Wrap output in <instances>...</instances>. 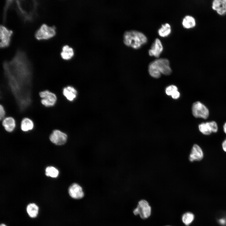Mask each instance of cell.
<instances>
[{
	"instance_id": "obj_1",
	"label": "cell",
	"mask_w": 226,
	"mask_h": 226,
	"mask_svg": "<svg viewBox=\"0 0 226 226\" xmlns=\"http://www.w3.org/2000/svg\"><path fill=\"white\" fill-rule=\"evenodd\" d=\"M17 12L25 22L33 20L36 14L38 3L34 0L15 1Z\"/></svg>"
},
{
	"instance_id": "obj_2",
	"label": "cell",
	"mask_w": 226,
	"mask_h": 226,
	"mask_svg": "<svg viewBox=\"0 0 226 226\" xmlns=\"http://www.w3.org/2000/svg\"><path fill=\"white\" fill-rule=\"evenodd\" d=\"M148 71L151 76L159 78L161 74L166 75H170L172 70L169 60L167 58H161L156 59L149 63Z\"/></svg>"
},
{
	"instance_id": "obj_3",
	"label": "cell",
	"mask_w": 226,
	"mask_h": 226,
	"mask_svg": "<svg viewBox=\"0 0 226 226\" xmlns=\"http://www.w3.org/2000/svg\"><path fill=\"white\" fill-rule=\"evenodd\" d=\"M123 38L125 45L134 49L140 48L148 40L147 37L143 33L135 30L125 31Z\"/></svg>"
},
{
	"instance_id": "obj_4",
	"label": "cell",
	"mask_w": 226,
	"mask_h": 226,
	"mask_svg": "<svg viewBox=\"0 0 226 226\" xmlns=\"http://www.w3.org/2000/svg\"><path fill=\"white\" fill-rule=\"evenodd\" d=\"M56 33L55 26H50L43 24L35 31V35L37 40H46L54 37Z\"/></svg>"
},
{
	"instance_id": "obj_5",
	"label": "cell",
	"mask_w": 226,
	"mask_h": 226,
	"mask_svg": "<svg viewBox=\"0 0 226 226\" xmlns=\"http://www.w3.org/2000/svg\"><path fill=\"white\" fill-rule=\"evenodd\" d=\"M39 95L41 98L40 102L46 107H51L54 105L57 100L56 94L48 90H45L39 93Z\"/></svg>"
},
{
	"instance_id": "obj_6",
	"label": "cell",
	"mask_w": 226,
	"mask_h": 226,
	"mask_svg": "<svg viewBox=\"0 0 226 226\" xmlns=\"http://www.w3.org/2000/svg\"><path fill=\"white\" fill-rule=\"evenodd\" d=\"M151 211V207L148 202L142 200L139 202L137 207L134 210L133 213L135 215L139 214L142 219H145L150 216Z\"/></svg>"
},
{
	"instance_id": "obj_7",
	"label": "cell",
	"mask_w": 226,
	"mask_h": 226,
	"mask_svg": "<svg viewBox=\"0 0 226 226\" xmlns=\"http://www.w3.org/2000/svg\"><path fill=\"white\" fill-rule=\"evenodd\" d=\"M192 113L196 118L206 119L208 117L209 111L207 107L199 101L193 103L192 107Z\"/></svg>"
},
{
	"instance_id": "obj_8",
	"label": "cell",
	"mask_w": 226,
	"mask_h": 226,
	"mask_svg": "<svg viewBox=\"0 0 226 226\" xmlns=\"http://www.w3.org/2000/svg\"><path fill=\"white\" fill-rule=\"evenodd\" d=\"M0 47L1 48L7 47L10 44L13 32L5 26H0Z\"/></svg>"
},
{
	"instance_id": "obj_9",
	"label": "cell",
	"mask_w": 226,
	"mask_h": 226,
	"mask_svg": "<svg viewBox=\"0 0 226 226\" xmlns=\"http://www.w3.org/2000/svg\"><path fill=\"white\" fill-rule=\"evenodd\" d=\"M198 129L203 134L209 135L212 133H216L218 131L217 123L215 121L202 122L198 125Z\"/></svg>"
},
{
	"instance_id": "obj_10",
	"label": "cell",
	"mask_w": 226,
	"mask_h": 226,
	"mask_svg": "<svg viewBox=\"0 0 226 226\" xmlns=\"http://www.w3.org/2000/svg\"><path fill=\"white\" fill-rule=\"evenodd\" d=\"M67 138L66 133L58 130H54L50 136V139L52 143L59 145L64 144Z\"/></svg>"
},
{
	"instance_id": "obj_11",
	"label": "cell",
	"mask_w": 226,
	"mask_h": 226,
	"mask_svg": "<svg viewBox=\"0 0 226 226\" xmlns=\"http://www.w3.org/2000/svg\"><path fill=\"white\" fill-rule=\"evenodd\" d=\"M204 156V153L201 148L197 144H194L189 155V160L191 162L199 161L203 159Z\"/></svg>"
},
{
	"instance_id": "obj_12",
	"label": "cell",
	"mask_w": 226,
	"mask_h": 226,
	"mask_svg": "<svg viewBox=\"0 0 226 226\" xmlns=\"http://www.w3.org/2000/svg\"><path fill=\"white\" fill-rule=\"evenodd\" d=\"M68 192L70 196L74 199H80L84 196L82 187L77 183H73L69 186Z\"/></svg>"
},
{
	"instance_id": "obj_13",
	"label": "cell",
	"mask_w": 226,
	"mask_h": 226,
	"mask_svg": "<svg viewBox=\"0 0 226 226\" xmlns=\"http://www.w3.org/2000/svg\"><path fill=\"white\" fill-rule=\"evenodd\" d=\"M163 46L160 40L156 38L152 44L148 52L149 55L158 58L163 50Z\"/></svg>"
},
{
	"instance_id": "obj_14",
	"label": "cell",
	"mask_w": 226,
	"mask_h": 226,
	"mask_svg": "<svg viewBox=\"0 0 226 226\" xmlns=\"http://www.w3.org/2000/svg\"><path fill=\"white\" fill-rule=\"evenodd\" d=\"M212 7L219 15L226 14V0H214L212 3Z\"/></svg>"
},
{
	"instance_id": "obj_15",
	"label": "cell",
	"mask_w": 226,
	"mask_h": 226,
	"mask_svg": "<svg viewBox=\"0 0 226 226\" xmlns=\"http://www.w3.org/2000/svg\"><path fill=\"white\" fill-rule=\"evenodd\" d=\"M64 96L68 100L71 101L73 100L77 95V91L73 87L68 86L64 87L62 90Z\"/></svg>"
},
{
	"instance_id": "obj_16",
	"label": "cell",
	"mask_w": 226,
	"mask_h": 226,
	"mask_svg": "<svg viewBox=\"0 0 226 226\" xmlns=\"http://www.w3.org/2000/svg\"><path fill=\"white\" fill-rule=\"evenodd\" d=\"M2 125L7 132H11L15 127V121L13 117L8 116L2 120Z\"/></svg>"
},
{
	"instance_id": "obj_17",
	"label": "cell",
	"mask_w": 226,
	"mask_h": 226,
	"mask_svg": "<svg viewBox=\"0 0 226 226\" xmlns=\"http://www.w3.org/2000/svg\"><path fill=\"white\" fill-rule=\"evenodd\" d=\"M74 54V50L72 47L68 45H65L62 47L60 55L63 59L69 60L73 57Z\"/></svg>"
},
{
	"instance_id": "obj_18",
	"label": "cell",
	"mask_w": 226,
	"mask_h": 226,
	"mask_svg": "<svg viewBox=\"0 0 226 226\" xmlns=\"http://www.w3.org/2000/svg\"><path fill=\"white\" fill-rule=\"evenodd\" d=\"M196 21L192 16L187 15L185 16L182 21L183 27L186 29H190L195 27L196 25Z\"/></svg>"
},
{
	"instance_id": "obj_19",
	"label": "cell",
	"mask_w": 226,
	"mask_h": 226,
	"mask_svg": "<svg viewBox=\"0 0 226 226\" xmlns=\"http://www.w3.org/2000/svg\"><path fill=\"white\" fill-rule=\"evenodd\" d=\"M34 124L32 120L29 118H24L21 122V128L24 132H27L33 129Z\"/></svg>"
},
{
	"instance_id": "obj_20",
	"label": "cell",
	"mask_w": 226,
	"mask_h": 226,
	"mask_svg": "<svg viewBox=\"0 0 226 226\" xmlns=\"http://www.w3.org/2000/svg\"><path fill=\"white\" fill-rule=\"evenodd\" d=\"M39 207L35 204L30 203L27 206V212L30 217L32 218L36 217L38 214Z\"/></svg>"
},
{
	"instance_id": "obj_21",
	"label": "cell",
	"mask_w": 226,
	"mask_h": 226,
	"mask_svg": "<svg viewBox=\"0 0 226 226\" xmlns=\"http://www.w3.org/2000/svg\"><path fill=\"white\" fill-rule=\"evenodd\" d=\"M171 30L170 25L168 23H165L162 24L161 27L158 30V33L160 36L165 37L170 35Z\"/></svg>"
},
{
	"instance_id": "obj_22",
	"label": "cell",
	"mask_w": 226,
	"mask_h": 226,
	"mask_svg": "<svg viewBox=\"0 0 226 226\" xmlns=\"http://www.w3.org/2000/svg\"><path fill=\"white\" fill-rule=\"evenodd\" d=\"M194 215L192 213L187 212L184 213L182 216V220L183 223L186 226H188L193 221Z\"/></svg>"
},
{
	"instance_id": "obj_23",
	"label": "cell",
	"mask_w": 226,
	"mask_h": 226,
	"mask_svg": "<svg viewBox=\"0 0 226 226\" xmlns=\"http://www.w3.org/2000/svg\"><path fill=\"white\" fill-rule=\"evenodd\" d=\"M46 175L53 178L56 177L58 175V170L53 166L47 167L46 169Z\"/></svg>"
},
{
	"instance_id": "obj_24",
	"label": "cell",
	"mask_w": 226,
	"mask_h": 226,
	"mask_svg": "<svg viewBox=\"0 0 226 226\" xmlns=\"http://www.w3.org/2000/svg\"><path fill=\"white\" fill-rule=\"evenodd\" d=\"M177 90V87L175 85H172L169 86L166 88L165 93L167 95L171 96Z\"/></svg>"
},
{
	"instance_id": "obj_25",
	"label": "cell",
	"mask_w": 226,
	"mask_h": 226,
	"mask_svg": "<svg viewBox=\"0 0 226 226\" xmlns=\"http://www.w3.org/2000/svg\"><path fill=\"white\" fill-rule=\"evenodd\" d=\"M6 110L5 108L3 105H0V119L2 120L5 118L6 116Z\"/></svg>"
},
{
	"instance_id": "obj_26",
	"label": "cell",
	"mask_w": 226,
	"mask_h": 226,
	"mask_svg": "<svg viewBox=\"0 0 226 226\" xmlns=\"http://www.w3.org/2000/svg\"><path fill=\"white\" fill-rule=\"evenodd\" d=\"M13 1L12 0H7L6 1L5 7H4V14H3V19H5V14L6 13L7 10L8 9V7L12 3V2Z\"/></svg>"
},
{
	"instance_id": "obj_27",
	"label": "cell",
	"mask_w": 226,
	"mask_h": 226,
	"mask_svg": "<svg viewBox=\"0 0 226 226\" xmlns=\"http://www.w3.org/2000/svg\"><path fill=\"white\" fill-rule=\"evenodd\" d=\"M172 98L174 99H178L180 96V93L177 90L174 93L171 95Z\"/></svg>"
},
{
	"instance_id": "obj_28",
	"label": "cell",
	"mask_w": 226,
	"mask_h": 226,
	"mask_svg": "<svg viewBox=\"0 0 226 226\" xmlns=\"http://www.w3.org/2000/svg\"><path fill=\"white\" fill-rule=\"evenodd\" d=\"M222 147L223 150L226 152V138L222 142Z\"/></svg>"
},
{
	"instance_id": "obj_29",
	"label": "cell",
	"mask_w": 226,
	"mask_h": 226,
	"mask_svg": "<svg viewBox=\"0 0 226 226\" xmlns=\"http://www.w3.org/2000/svg\"><path fill=\"white\" fill-rule=\"evenodd\" d=\"M219 222L221 225H224L226 224V219L224 218H221L219 220Z\"/></svg>"
},
{
	"instance_id": "obj_30",
	"label": "cell",
	"mask_w": 226,
	"mask_h": 226,
	"mask_svg": "<svg viewBox=\"0 0 226 226\" xmlns=\"http://www.w3.org/2000/svg\"><path fill=\"white\" fill-rule=\"evenodd\" d=\"M223 130L224 132L226 134V122L223 125Z\"/></svg>"
},
{
	"instance_id": "obj_31",
	"label": "cell",
	"mask_w": 226,
	"mask_h": 226,
	"mask_svg": "<svg viewBox=\"0 0 226 226\" xmlns=\"http://www.w3.org/2000/svg\"><path fill=\"white\" fill-rule=\"evenodd\" d=\"M0 226H6L5 224H4L3 223H2L0 225Z\"/></svg>"
},
{
	"instance_id": "obj_32",
	"label": "cell",
	"mask_w": 226,
	"mask_h": 226,
	"mask_svg": "<svg viewBox=\"0 0 226 226\" xmlns=\"http://www.w3.org/2000/svg\"></svg>"
}]
</instances>
